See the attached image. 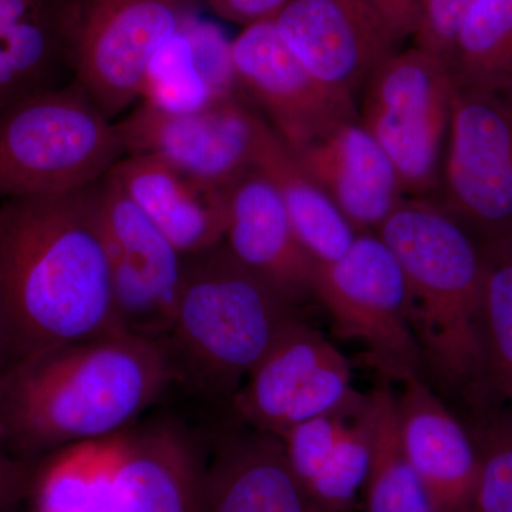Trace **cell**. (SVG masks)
<instances>
[{
	"instance_id": "1",
	"label": "cell",
	"mask_w": 512,
	"mask_h": 512,
	"mask_svg": "<svg viewBox=\"0 0 512 512\" xmlns=\"http://www.w3.org/2000/svg\"><path fill=\"white\" fill-rule=\"evenodd\" d=\"M173 383L163 345L121 330L40 350L0 375V437L9 456L42 463L124 433Z\"/></svg>"
},
{
	"instance_id": "2",
	"label": "cell",
	"mask_w": 512,
	"mask_h": 512,
	"mask_svg": "<svg viewBox=\"0 0 512 512\" xmlns=\"http://www.w3.org/2000/svg\"><path fill=\"white\" fill-rule=\"evenodd\" d=\"M0 298L16 360L120 332L93 185L0 202Z\"/></svg>"
},
{
	"instance_id": "3",
	"label": "cell",
	"mask_w": 512,
	"mask_h": 512,
	"mask_svg": "<svg viewBox=\"0 0 512 512\" xmlns=\"http://www.w3.org/2000/svg\"><path fill=\"white\" fill-rule=\"evenodd\" d=\"M376 234L406 279L423 373L478 414L494 409L481 332V242L429 197H404Z\"/></svg>"
},
{
	"instance_id": "4",
	"label": "cell",
	"mask_w": 512,
	"mask_h": 512,
	"mask_svg": "<svg viewBox=\"0 0 512 512\" xmlns=\"http://www.w3.org/2000/svg\"><path fill=\"white\" fill-rule=\"evenodd\" d=\"M295 318L296 309L222 242L185 256L173 326L160 343L175 383L205 402L229 404Z\"/></svg>"
},
{
	"instance_id": "5",
	"label": "cell",
	"mask_w": 512,
	"mask_h": 512,
	"mask_svg": "<svg viewBox=\"0 0 512 512\" xmlns=\"http://www.w3.org/2000/svg\"><path fill=\"white\" fill-rule=\"evenodd\" d=\"M124 156L119 127L79 84L29 94L0 111V202L86 190Z\"/></svg>"
},
{
	"instance_id": "6",
	"label": "cell",
	"mask_w": 512,
	"mask_h": 512,
	"mask_svg": "<svg viewBox=\"0 0 512 512\" xmlns=\"http://www.w3.org/2000/svg\"><path fill=\"white\" fill-rule=\"evenodd\" d=\"M454 90L446 60L417 46L393 53L363 87L360 124L392 161L406 197L440 190Z\"/></svg>"
},
{
	"instance_id": "7",
	"label": "cell",
	"mask_w": 512,
	"mask_h": 512,
	"mask_svg": "<svg viewBox=\"0 0 512 512\" xmlns=\"http://www.w3.org/2000/svg\"><path fill=\"white\" fill-rule=\"evenodd\" d=\"M315 299L328 311L335 335L365 346L384 377L403 384L423 375L406 279L376 232L357 235L342 258L316 266Z\"/></svg>"
},
{
	"instance_id": "8",
	"label": "cell",
	"mask_w": 512,
	"mask_h": 512,
	"mask_svg": "<svg viewBox=\"0 0 512 512\" xmlns=\"http://www.w3.org/2000/svg\"><path fill=\"white\" fill-rule=\"evenodd\" d=\"M440 191L478 241L512 232V90L456 86Z\"/></svg>"
},
{
	"instance_id": "9",
	"label": "cell",
	"mask_w": 512,
	"mask_h": 512,
	"mask_svg": "<svg viewBox=\"0 0 512 512\" xmlns=\"http://www.w3.org/2000/svg\"><path fill=\"white\" fill-rule=\"evenodd\" d=\"M198 0H79L73 37L76 83L109 119L140 99L158 49Z\"/></svg>"
},
{
	"instance_id": "10",
	"label": "cell",
	"mask_w": 512,
	"mask_h": 512,
	"mask_svg": "<svg viewBox=\"0 0 512 512\" xmlns=\"http://www.w3.org/2000/svg\"><path fill=\"white\" fill-rule=\"evenodd\" d=\"M120 330L160 343L173 326L185 256L107 174L93 185Z\"/></svg>"
},
{
	"instance_id": "11",
	"label": "cell",
	"mask_w": 512,
	"mask_h": 512,
	"mask_svg": "<svg viewBox=\"0 0 512 512\" xmlns=\"http://www.w3.org/2000/svg\"><path fill=\"white\" fill-rule=\"evenodd\" d=\"M350 363L323 333L295 318L228 406L239 424L281 437L333 412L357 390Z\"/></svg>"
},
{
	"instance_id": "12",
	"label": "cell",
	"mask_w": 512,
	"mask_h": 512,
	"mask_svg": "<svg viewBox=\"0 0 512 512\" xmlns=\"http://www.w3.org/2000/svg\"><path fill=\"white\" fill-rule=\"evenodd\" d=\"M266 126V120L239 96L181 114L140 103L117 124L126 156L161 158L221 188L231 187L254 170Z\"/></svg>"
},
{
	"instance_id": "13",
	"label": "cell",
	"mask_w": 512,
	"mask_h": 512,
	"mask_svg": "<svg viewBox=\"0 0 512 512\" xmlns=\"http://www.w3.org/2000/svg\"><path fill=\"white\" fill-rule=\"evenodd\" d=\"M232 63L239 89L256 101L292 151L356 117L355 100L313 77L279 35L274 19L242 29L232 40Z\"/></svg>"
},
{
	"instance_id": "14",
	"label": "cell",
	"mask_w": 512,
	"mask_h": 512,
	"mask_svg": "<svg viewBox=\"0 0 512 512\" xmlns=\"http://www.w3.org/2000/svg\"><path fill=\"white\" fill-rule=\"evenodd\" d=\"M274 20L309 73L352 100L399 50V40L372 0H289Z\"/></svg>"
},
{
	"instance_id": "15",
	"label": "cell",
	"mask_w": 512,
	"mask_h": 512,
	"mask_svg": "<svg viewBox=\"0 0 512 512\" xmlns=\"http://www.w3.org/2000/svg\"><path fill=\"white\" fill-rule=\"evenodd\" d=\"M207 444L173 416L153 417L121 433L111 512H200Z\"/></svg>"
},
{
	"instance_id": "16",
	"label": "cell",
	"mask_w": 512,
	"mask_h": 512,
	"mask_svg": "<svg viewBox=\"0 0 512 512\" xmlns=\"http://www.w3.org/2000/svg\"><path fill=\"white\" fill-rule=\"evenodd\" d=\"M239 426L208 441L200 512H333L306 490L278 436Z\"/></svg>"
},
{
	"instance_id": "17",
	"label": "cell",
	"mask_w": 512,
	"mask_h": 512,
	"mask_svg": "<svg viewBox=\"0 0 512 512\" xmlns=\"http://www.w3.org/2000/svg\"><path fill=\"white\" fill-rule=\"evenodd\" d=\"M224 244L293 308L315 299L318 264L296 237L275 185L256 168L229 187Z\"/></svg>"
},
{
	"instance_id": "18",
	"label": "cell",
	"mask_w": 512,
	"mask_h": 512,
	"mask_svg": "<svg viewBox=\"0 0 512 512\" xmlns=\"http://www.w3.org/2000/svg\"><path fill=\"white\" fill-rule=\"evenodd\" d=\"M375 421V390L356 392L339 409L279 437L296 476L328 510L352 511L365 487Z\"/></svg>"
},
{
	"instance_id": "19",
	"label": "cell",
	"mask_w": 512,
	"mask_h": 512,
	"mask_svg": "<svg viewBox=\"0 0 512 512\" xmlns=\"http://www.w3.org/2000/svg\"><path fill=\"white\" fill-rule=\"evenodd\" d=\"M396 402L404 450L437 512H474L480 458L471 431L423 377L403 383Z\"/></svg>"
},
{
	"instance_id": "20",
	"label": "cell",
	"mask_w": 512,
	"mask_h": 512,
	"mask_svg": "<svg viewBox=\"0 0 512 512\" xmlns=\"http://www.w3.org/2000/svg\"><path fill=\"white\" fill-rule=\"evenodd\" d=\"M292 153L357 234L376 232L406 197L392 161L356 117Z\"/></svg>"
},
{
	"instance_id": "21",
	"label": "cell",
	"mask_w": 512,
	"mask_h": 512,
	"mask_svg": "<svg viewBox=\"0 0 512 512\" xmlns=\"http://www.w3.org/2000/svg\"><path fill=\"white\" fill-rule=\"evenodd\" d=\"M138 207L184 256L225 239L228 190L148 154H130L110 170Z\"/></svg>"
},
{
	"instance_id": "22",
	"label": "cell",
	"mask_w": 512,
	"mask_h": 512,
	"mask_svg": "<svg viewBox=\"0 0 512 512\" xmlns=\"http://www.w3.org/2000/svg\"><path fill=\"white\" fill-rule=\"evenodd\" d=\"M232 40L212 20L184 23L148 66L141 103L167 113L204 110L238 96Z\"/></svg>"
},
{
	"instance_id": "23",
	"label": "cell",
	"mask_w": 512,
	"mask_h": 512,
	"mask_svg": "<svg viewBox=\"0 0 512 512\" xmlns=\"http://www.w3.org/2000/svg\"><path fill=\"white\" fill-rule=\"evenodd\" d=\"M254 168L275 185L296 237L316 264L338 261L349 251L359 235L356 229L269 124L259 141Z\"/></svg>"
},
{
	"instance_id": "24",
	"label": "cell",
	"mask_w": 512,
	"mask_h": 512,
	"mask_svg": "<svg viewBox=\"0 0 512 512\" xmlns=\"http://www.w3.org/2000/svg\"><path fill=\"white\" fill-rule=\"evenodd\" d=\"M79 0H53L46 8L0 29V111L23 97L57 87L60 67L73 69Z\"/></svg>"
},
{
	"instance_id": "25",
	"label": "cell",
	"mask_w": 512,
	"mask_h": 512,
	"mask_svg": "<svg viewBox=\"0 0 512 512\" xmlns=\"http://www.w3.org/2000/svg\"><path fill=\"white\" fill-rule=\"evenodd\" d=\"M119 439L64 448L43 460L30 495L35 512H111Z\"/></svg>"
},
{
	"instance_id": "26",
	"label": "cell",
	"mask_w": 512,
	"mask_h": 512,
	"mask_svg": "<svg viewBox=\"0 0 512 512\" xmlns=\"http://www.w3.org/2000/svg\"><path fill=\"white\" fill-rule=\"evenodd\" d=\"M448 67L456 86L512 90V0H480L468 12Z\"/></svg>"
},
{
	"instance_id": "27",
	"label": "cell",
	"mask_w": 512,
	"mask_h": 512,
	"mask_svg": "<svg viewBox=\"0 0 512 512\" xmlns=\"http://www.w3.org/2000/svg\"><path fill=\"white\" fill-rule=\"evenodd\" d=\"M376 421L365 481L367 512H437L400 433L396 396L375 390Z\"/></svg>"
},
{
	"instance_id": "28",
	"label": "cell",
	"mask_w": 512,
	"mask_h": 512,
	"mask_svg": "<svg viewBox=\"0 0 512 512\" xmlns=\"http://www.w3.org/2000/svg\"><path fill=\"white\" fill-rule=\"evenodd\" d=\"M481 332L493 403L512 386V232L481 242Z\"/></svg>"
},
{
	"instance_id": "29",
	"label": "cell",
	"mask_w": 512,
	"mask_h": 512,
	"mask_svg": "<svg viewBox=\"0 0 512 512\" xmlns=\"http://www.w3.org/2000/svg\"><path fill=\"white\" fill-rule=\"evenodd\" d=\"M480 471L474 512H512V412L490 410L473 430Z\"/></svg>"
},
{
	"instance_id": "30",
	"label": "cell",
	"mask_w": 512,
	"mask_h": 512,
	"mask_svg": "<svg viewBox=\"0 0 512 512\" xmlns=\"http://www.w3.org/2000/svg\"><path fill=\"white\" fill-rule=\"evenodd\" d=\"M480 0H420L414 46L446 60L461 22Z\"/></svg>"
},
{
	"instance_id": "31",
	"label": "cell",
	"mask_w": 512,
	"mask_h": 512,
	"mask_svg": "<svg viewBox=\"0 0 512 512\" xmlns=\"http://www.w3.org/2000/svg\"><path fill=\"white\" fill-rule=\"evenodd\" d=\"M39 467L35 461L0 458V512H16L29 500Z\"/></svg>"
},
{
	"instance_id": "32",
	"label": "cell",
	"mask_w": 512,
	"mask_h": 512,
	"mask_svg": "<svg viewBox=\"0 0 512 512\" xmlns=\"http://www.w3.org/2000/svg\"><path fill=\"white\" fill-rule=\"evenodd\" d=\"M222 20L247 28L254 23L275 19L289 0H204Z\"/></svg>"
},
{
	"instance_id": "33",
	"label": "cell",
	"mask_w": 512,
	"mask_h": 512,
	"mask_svg": "<svg viewBox=\"0 0 512 512\" xmlns=\"http://www.w3.org/2000/svg\"><path fill=\"white\" fill-rule=\"evenodd\" d=\"M400 43L413 37L419 19L420 0H372Z\"/></svg>"
},
{
	"instance_id": "34",
	"label": "cell",
	"mask_w": 512,
	"mask_h": 512,
	"mask_svg": "<svg viewBox=\"0 0 512 512\" xmlns=\"http://www.w3.org/2000/svg\"><path fill=\"white\" fill-rule=\"evenodd\" d=\"M53 0H0V29L46 8Z\"/></svg>"
},
{
	"instance_id": "35",
	"label": "cell",
	"mask_w": 512,
	"mask_h": 512,
	"mask_svg": "<svg viewBox=\"0 0 512 512\" xmlns=\"http://www.w3.org/2000/svg\"><path fill=\"white\" fill-rule=\"evenodd\" d=\"M16 362L15 339L5 305L0 298V375Z\"/></svg>"
},
{
	"instance_id": "36",
	"label": "cell",
	"mask_w": 512,
	"mask_h": 512,
	"mask_svg": "<svg viewBox=\"0 0 512 512\" xmlns=\"http://www.w3.org/2000/svg\"><path fill=\"white\" fill-rule=\"evenodd\" d=\"M12 457L9 456L8 450H6L5 444H3L2 437H0V458Z\"/></svg>"
},
{
	"instance_id": "37",
	"label": "cell",
	"mask_w": 512,
	"mask_h": 512,
	"mask_svg": "<svg viewBox=\"0 0 512 512\" xmlns=\"http://www.w3.org/2000/svg\"><path fill=\"white\" fill-rule=\"evenodd\" d=\"M507 400H508V402L511 403V412H512V386H511L510 392H508V394H507Z\"/></svg>"
}]
</instances>
